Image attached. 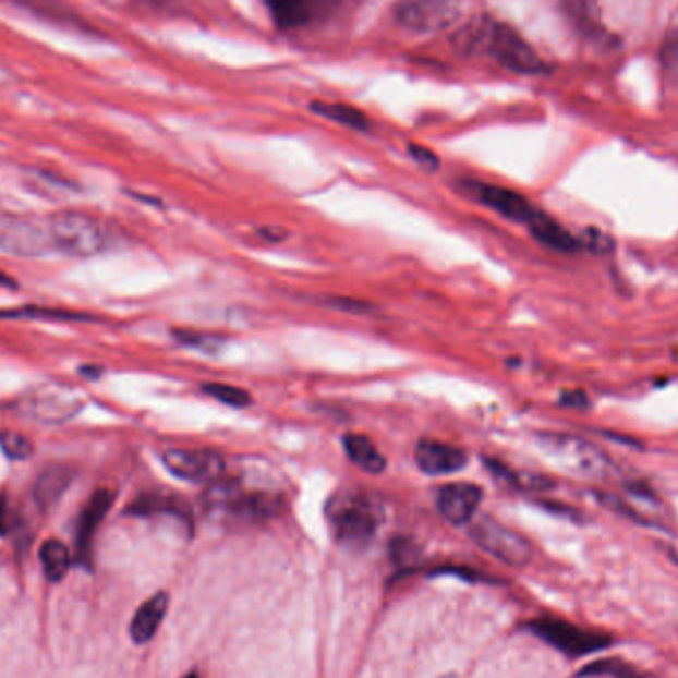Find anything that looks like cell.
<instances>
[{
	"label": "cell",
	"instance_id": "1",
	"mask_svg": "<svg viewBox=\"0 0 678 678\" xmlns=\"http://www.w3.org/2000/svg\"><path fill=\"white\" fill-rule=\"evenodd\" d=\"M464 46L479 48L484 55L491 56L496 64L516 74L537 76L547 72L546 62L525 43L522 34L493 19H484L479 26H471L464 33Z\"/></svg>",
	"mask_w": 678,
	"mask_h": 678
},
{
	"label": "cell",
	"instance_id": "2",
	"mask_svg": "<svg viewBox=\"0 0 678 678\" xmlns=\"http://www.w3.org/2000/svg\"><path fill=\"white\" fill-rule=\"evenodd\" d=\"M537 447L559 469L585 479H612L617 464L612 457L588 438L564 433H544L537 437Z\"/></svg>",
	"mask_w": 678,
	"mask_h": 678
},
{
	"label": "cell",
	"instance_id": "3",
	"mask_svg": "<svg viewBox=\"0 0 678 678\" xmlns=\"http://www.w3.org/2000/svg\"><path fill=\"white\" fill-rule=\"evenodd\" d=\"M205 504L210 512H219L234 522L252 524L280 514L284 508V498L266 491H246L242 488L241 482L220 479L210 482Z\"/></svg>",
	"mask_w": 678,
	"mask_h": 678
},
{
	"label": "cell",
	"instance_id": "4",
	"mask_svg": "<svg viewBox=\"0 0 678 678\" xmlns=\"http://www.w3.org/2000/svg\"><path fill=\"white\" fill-rule=\"evenodd\" d=\"M55 251L74 258H89L110 249V229L94 215L64 210L48 217Z\"/></svg>",
	"mask_w": 678,
	"mask_h": 678
},
{
	"label": "cell",
	"instance_id": "5",
	"mask_svg": "<svg viewBox=\"0 0 678 678\" xmlns=\"http://www.w3.org/2000/svg\"><path fill=\"white\" fill-rule=\"evenodd\" d=\"M328 520L339 544L358 549L367 546L377 534L382 512L372 498L363 494H348L329 504Z\"/></svg>",
	"mask_w": 678,
	"mask_h": 678
},
{
	"label": "cell",
	"instance_id": "6",
	"mask_svg": "<svg viewBox=\"0 0 678 678\" xmlns=\"http://www.w3.org/2000/svg\"><path fill=\"white\" fill-rule=\"evenodd\" d=\"M0 252L19 258L55 254L48 219L23 213H0Z\"/></svg>",
	"mask_w": 678,
	"mask_h": 678
},
{
	"label": "cell",
	"instance_id": "7",
	"mask_svg": "<svg viewBox=\"0 0 678 678\" xmlns=\"http://www.w3.org/2000/svg\"><path fill=\"white\" fill-rule=\"evenodd\" d=\"M471 537L476 546L482 547L493 558L500 559L506 566L522 568L534 558V547L522 534L503 522L482 516L471 522Z\"/></svg>",
	"mask_w": 678,
	"mask_h": 678
},
{
	"label": "cell",
	"instance_id": "8",
	"mask_svg": "<svg viewBox=\"0 0 678 678\" xmlns=\"http://www.w3.org/2000/svg\"><path fill=\"white\" fill-rule=\"evenodd\" d=\"M528 631L536 634L546 645L554 646L559 653L568 656L593 655L612 645V637L603 633H591L573 623L556 617H540L528 623Z\"/></svg>",
	"mask_w": 678,
	"mask_h": 678
},
{
	"label": "cell",
	"instance_id": "9",
	"mask_svg": "<svg viewBox=\"0 0 678 678\" xmlns=\"http://www.w3.org/2000/svg\"><path fill=\"white\" fill-rule=\"evenodd\" d=\"M460 0H399L394 7L397 23L415 33H438L459 21Z\"/></svg>",
	"mask_w": 678,
	"mask_h": 678
},
{
	"label": "cell",
	"instance_id": "10",
	"mask_svg": "<svg viewBox=\"0 0 678 678\" xmlns=\"http://www.w3.org/2000/svg\"><path fill=\"white\" fill-rule=\"evenodd\" d=\"M161 460L165 469L175 479L193 484L220 481L227 472V460L217 450L167 449L161 455Z\"/></svg>",
	"mask_w": 678,
	"mask_h": 678
},
{
	"label": "cell",
	"instance_id": "11",
	"mask_svg": "<svg viewBox=\"0 0 678 678\" xmlns=\"http://www.w3.org/2000/svg\"><path fill=\"white\" fill-rule=\"evenodd\" d=\"M348 0H264L280 28H302L319 23L338 11Z\"/></svg>",
	"mask_w": 678,
	"mask_h": 678
},
{
	"label": "cell",
	"instance_id": "12",
	"mask_svg": "<svg viewBox=\"0 0 678 678\" xmlns=\"http://www.w3.org/2000/svg\"><path fill=\"white\" fill-rule=\"evenodd\" d=\"M481 500L482 491L476 484L469 482L447 484L437 494L438 514L452 525L471 524Z\"/></svg>",
	"mask_w": 678,
	"mask_h": 678
},
{
	"label": "cell",
	"instance_id": "13",
	"mask_svg": "<svg viewBox=\"0 0 678 678\" xmlns=\"http://www.w3.org/2000/svg\"><path fill=\"white\" fill-rule=\"evenodd\" d=\"M113 504V494L106 488L89 496L88 503L82 508V514L77 518L76 530V561L84 568L92 566V547L94 537L98 532L99 524L104 522L106 514L110 512Z\"/></svg>",
	"mask_w": 678,
	"mask_h": 678
},
{
	"label": "cell",
	"instance_id": "14",
	"mask_svg": "<svg viewBox=\"0 0 678 678\" xmlns=\"http://www.w3.org/2000/svg\"><path fill=\"white\" fill-rule=\"evenodd\" d=\"M26 413L40 423H64L76 415L80 399L66 389H40L28 397Z\"/></svg>",
	"mask_w": 678,
	"mask_h": 678
},
{
	"label": "cell",
	"instance_id": "15",
	"mask_svg": "<svg viewBox=\"0 0 678 678\" xmlns=\"http://www.w3.org/2000/svg\"><path fill=\"white\" fill-rule=\"evenodd\" d=\"M416 467L428 476H445L467 467L469 457L459 447L438 440H421L415 449Z\"/></svg>",
	"mask_w": 678,
	"mask_h": 678
},
{
	"label": "cell",
	"instance_id": "16",
	"mask_svg": "<svg viewBox=\"0 0 678 678\" xmlns=\"http://www.w3.org/2000/svg\"><path fill=\"white\" fill-rule=\"evenodd\" d=\"M476 195L481 198L486 207L493 208L498 215H503L504 219L514 220V222H528L530 217L534 215L536 208L530 205V201L516 193L512 189H504L496 185H479L476 186Z\"/></svg>",
	"mask_w": 678,
	"mask_h": 678
},
{
	"label": "cell",
	"instance_id": "17",
	"mask_svg": "<svg viewBox=\"0 0 678 678\" xmlns=\"http://www.w3.org/2000/svg\"><path fill=\"white\" fill-rule=\"evenodd\" d=\"M525 227L534 234L536 241L542 242L547 249H554L558 252H578L580 251V241L576 237H571L568 230L559 225L558 220L552 219L542 210H534V215L525 222Z\"/></svg>",
	"mask_w": 678,
	"mask_h": 678
},
{
	"label": "cell",
	"instance_id": "18",
	"mask_svg": "<svg viewBox=\"0 0 678 678\" xmlns=\"http://www.w3.org/2000/svg\"><path fill=\"white\" fill-rule=\"evenodd\" d=\"M167 607H169V597L165 593H157L137 609L135 617H133L132 627H130L132 639L137 645L149 643L154 639L155 633L164 623Z\"/></svg>",
	"mask_w": 678,
	"mask_h": 678
},
{
	"label": "cell",
	"instance_id": "19",
	"mask_svg": "<svg viewBox=\"0 0 678 678\" xmlns=\"http://www.w3.org/2000/svg\"><path fill=\"white\" fill-rule=\"evenodd\" d=\"M74 474L70 467H62V464H55L50 469H46L38 481L34 484V500L43 508L48 510L58 504V500L64 496L70 484L74 481Z\"/></svg>",
	"mask_w": 678,
	"mask_h": 678
},
{
	"label": "cell",
	"instance_id": "20",
	"mask_svg": "<svg viewBox=\"0 0 678 678\" xmlns=\"http://www.w3.org/2000/svg\"><path fill=\"white\" fill-rule=\"evenodd\" d=\"M128 512L132 516H175L181 522L191 524V512H189V508H186L183 500H179V496H173V494H142V496H137V498L130 504Z\"/></svg>",
	"mask_w": 678,
	"mask_h": 678
},
{
	"label": "cell",
	"instance_id": "21",
	"mask_svg": "<svg viewBox=\"0 0 678 678\" xmlns=\"http://www.w3.org/2000/svg\"><path fill=\"white\" fill-rule=\"evenodd\" d=\"M343 449L362 471L370 472V474H382L387 469V460H385L384 455L375 447L372 438H367L365 435H355V433L346 435L343 437Z\"/></svg>",
	"mask_w": 678,
	"mask_h": 678
},
{
	"label": "cell",
	"instance_id": "22",
	"mask_svg": "<svg viewBox=\"0 0 678 678\" xmlns=\"http://www.w3.org/2000/svg\"><path fill=\"white\" fill-rule=\"evenodd\" d=\"M310 110L326 118L329 121H336L339 125H346L358 132H367L370 130V120L362 110L348 106V104H331V101H314L310 106Z\"/></svg>",
	"mask_w": 678,
	"mask_h": 678
},
{
	"label": "cell",
	"instance_id": "23",
	"mask_svg": "<svg viewBox=\"0 0 678 678\" xmlns=\"http://www.w3.org/2000/svg\"><path fill=\"white\" fill-rule=\"evenodd\" d=\"M40 561H43L46 578L56 583L66 578L68 569L72 566V556L62 542L48 540L40 547Z\"/></svg>",
	"mask_w": 678,
	"mask_h": 678
},
{
	"label": "cell",
	"instance_id": "24",
	"mask_svg": "<svg viewBox=\"0 0 678 678\" xmlns=\"http://www.w3.org/2000/svg\"><path fill=\"white\" fill-rule=\"evenodd\" d=\"M566 9H568L569 19L580 28L581 33L588 34L590 38L603 40L605 38V28L597 19V9L593 4V0H566Z\"/></svg>",
	"mask_w": 678,
	"mask_h": 678
},
{
	"label": "cell",
	"instance_id": "25",
	"mask_svg": "<svg viewBox=\"0 0 678 678\" xmlns=\"http://www.w3.org/2000/svg\"><path fill=\"white\" fill-rule=\"evenodd\" d=\"M583 678H643V675L629 663L619 658H603L597 663H591L590 667L580 673Z\"/></svg>",
	"mask_w": 678,
	"mask_h": 678
},
{
	"label": "cell",
	"instance_id": "26",
	"mask_svg": "<svg viewBox=\"0 0 678 678\" xmlns=\"http://www.w3.org/2000/svg\"><path fill=\"white\" fill-rule=\"evenodd\" d=\"M203 391L210 395L213 399L220 401L222 405L234 407V409H244L252 403V397L249 391H244L241 387L230 384H205Z\"/></svg>",
	"mask_w": 678,
	"mask_h": 678
},
{
	"label": "cell",
	"instance_id": "27",
	"mask_svg": "<svg viewBox=\"0 0 678 678\" xmlns=\"http://www.w3.org/2000/svg\"><path fill=\"white\" fill-rule=\"evenodd\" d=\"M0 449L11 460L31 459L34 452L33 443L21 433H12V431L0 433Z\"/></svg>",
	"mask_w": 678,
	"mask_h": 678
},
{
	"label": "cell",
	"instance_id": "28",
	"mask_svg": "<svg viewBox=\"0 0 678 678\" xmlns=\"http://www.w3.org/2000/svg\"><path fill=\"white\" fill-rule=\"evenodd\" d=\"M580 246L581 249H588L593 254H607V252H612L615 249V242H613L612 237L607 232L591 227V229H585V232L581 234Z\"/></svg>",
	"mask_w": 678,
	"mask_h": 678
},
{
	"label": "cell",
	"instance_id": "29",
	"mask_svg": "<svg viewBox=\"0 0 678 678\" xmlns=\"http://www.w3.org/2000/svg\"><path fill=\"white\" fill-rule=\"evenodd\" d=\"M661 62L670 76L678 77V28L667 34L661 48Z\"/></svg>",
	"mask_w": 678,
	"mask_h": 678
},
{
	"label": "cell",
	"instance_id": "30",
	"mask_svg": "<svg viewBox=\"0 0 678 678\" xmlns=\"http://www.w3.org/2000/svg\"><path fill=\"white\" fill-rule=\"evenodd\" d=\"M175 338L177 341L191 346V348H198V350H215L220 341V339L197 334V331H175Z\"/></svg>",
	"mask_w": 678,
	"mask_h": 678
},
{
	"label": "cell",
	"instance_id": "31",
	"mask_svg": "<svg viewBox=\"0 0 678 678\" xmlns=\"http://www.w3.org/2000/svg\"><path fill=\"white\" fill-rule=\"evenodd\" d=\"M409 154H411V157L415 159L416 164L421 165V167H425L428 171H435V169H438V157L433 154L431 149H427V147L411 143V145H409Z\"/></svg>",
	"mask_w": 678,
	"mask_h": 678
},
{
	"label": "cell",
	"instance_id": "32",
	"mask_svg": "<svg viewBox=\"0 0 678 678\" xmlns=\"http://www.w3.org/2000/svg\"><path fill=\"white\" fill-rule=\"evenodd\" d=\"M329 304L336 310L350 312V314H370L373 310L372 304H365L360 300H348V298H334V300H329Z\"/></svg>",
	"mask_w": 678,
	"mask_h": 678
},
{
	"label": "cell",
	"instance_id": "33",
	"mask_svg": "<svg viewBox=\"0 0 678 678\" xmlns=\"http://www.w3.org/2000/svg\"><path fill=\"white\" fill-rule=\"evenodd\" d=\"M559 403L566 407H588V395L581 391H569L559 397Z\"/></svg>",
	"mask_w": 678,
	"mask_h": 678
},
{
	"label": "cell",
	"instance_id": "34",
	"mask_svg": "<svg viewBox=\"0 0 678 678\" xmlns=\"http://www.w3.org/2000/svg\"><path fill=\"white\" fill-rule=\"evenodd\" d=\"M9 530V508H7V498L0 496V536H4Z\"/></svg>",
	"mask_w": 678,
	"mask_h": 678
},
{
	"label": "cell",
	"instance_id": "35",
	"mask_svg": "<svg viewBox=\"0 0 678 678\" xmlns=\"http://www.w3.org/2000/svg\"><path fill=\"white\" fill-rule=\"evenodd\" d=\"M185 678H198L197 673H191V675H186Z\"/></svg>",
	"mask_w": 678,
	"mask_h": 678
}]
</instances>
